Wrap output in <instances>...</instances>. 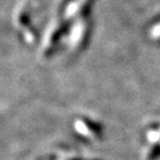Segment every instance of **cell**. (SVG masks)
Instances as JSON below:
<instances>
[{"label":"cell","instance_id":"6da1fadb","mask_svg":"<svg viewBox=\"0 0 160 160\" xmlns=\"http://www.w3.org/2000/svg\"><path fill=\"white\" fill-rule=\"evenodd\" d=\"M152 36H153V38H156V39H160V23L153 29Z\"/></svg>","mask_w":160,"mask_h":160}]
</instances>
